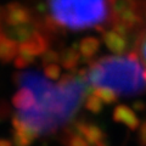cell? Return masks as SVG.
Here are the masks:
<instances>
[{
  "instance_id": "44dd1931",
  "label": "cell",
  "mask_w": 146,
  "mask_h": 146,
  "mask_svg": "<svg viewBox=\"0 0 146 146\" xmlns=\"http://www.w3.org/2000/svg\"><path fill=\"white\" fill-rule=\"evenodd\" d=\"M145 34H146V32H145Z\"/></svg>"
},
{
  "instance_id": "4fadbf2b",
  "label": "cell",
  "mask_w": 146,
  "mask_h": 146,
  "mask_svg": "<svg viewBox=\"0 0 146 146\" xmlns=\"http://www.w3.org/2000/svg\"><path fill=\"white\" fill-rule=\"evenodd\" d=\"M94 94H96L102 100V101L105 104H113V102H116L117 101V93L116 91H113L111 89H108V88H94L93 90Z\"/></svg>"
},
{
  "instance_id": "7c38bea8",
  "label": "cell",
  "mask_w": 146,
  "mask_h": 146,
  "mask_svg": "<svg viewBox=\"0 0 146 146\" xmlns=\"http://www.w3.org/2000/svg\"><path fill=\"white\" fill-rule=\"evenodd\" d=\"M104 104L105 102L98 96L96 94H94L93 91H90L85 98V107L93 113L101 112L102 108H104Z\"/></svg>"
},
{
  "instance_id": "e0dca14e",
  "label": "cell",
  "mask_w": 146,
  "mask_h": 146,
  "mask_svg": "<svg viewBox=\"0 0 146 146\" xmlns=\"http://www.w3.org/2000/svg\"><path fill=\"white\" fill-rule=\"evenodd\" d=\"M138 141H139L140 146H146V121L139 127Z\"/></svg>"
},
{
  "instance_id": "2e32d148",
  "label": "cell",
  "mask_w": 146,
  "mask_h": 146,
  "mask_svg": "<svg viewBox=\"0 0 146 146\" xmlns=\"http://www.w3.org/2000/svg\"><path fill=\"white\" fill-rule=\"evenodd\" d=\"M61 58V56L58 55V52L54 51V50H48L46 52L43 54V63L44 66L50 65V63H56Z\"/></svg>"
},
{
  "instance_id": "9c48e42d",
  "label": "cell",
  "mask_w": 146,
  "mask_h": 146,
  "mask_svg": "<svg viewBox=\"0 0 146 146\" xmlns=\"http://www.w3.org/2000/svg\"><path fill=\"white\" fill-rule=\"evenodd\" d=\"M35 102L36 100L33 91L28 88H23V86L12 98V105L16 107L17 111H23V110L31 108L32 106H34Z\"/></svg>"
},
{
  "instance_id": "ffe728a7",
  "label": "cell",
  "mask_w": 146,
  "mask_h": 146,
  "mask_svg": "<svg viewBox=\"0 0 146 146\" xmlns=\"http://www.w3.org/2000/svg\"><path fill=\"white\" fill-rule=\"evenodd\" d=\"M145 16H146V12H145Z\"/></svg>"
},
{
  "instance_id": "30bf717a",
  "label": "cell",
  "mask_w": 146,
  "mask_h": 146,
  "mask_svg": "<svg viewBox=\"0 0 146 146\" xmlns=\"http://www.w3.org/2000/svg\"><path fill=\"white\" fill-rule=\"evenodd\" d=\"M79 52L85 58H93L95 55L99 52L100 49V42L98 38L94 36H88V38L82 39L78 44Z\"/></svg>"
},
{
  "instance_id": "52a82bcc",
  "label": "cell",
  "mask_w": 146,
  "mask_h": 146,
  "mask_svg": "<svg viewBox=\"0 0 146 146\" xmlns=\"http://www.w3.org/2000/svg\"><path fill=\"white\" fill-rule=\"evenodd\" d=\"M113 119L117 123L124 124L130 130H136L140 127V121L136 113L130 107L124 105H118L113 110Z\"/></svg>"
},
{
  "instance_id": "ac0fdd59",
  "label": "cell",
  "mask_w": 146,
  "mask_h": 146,
  "mask_svg": "<svg viewBox=\"0 0 146 146\" xmlns=\"http://www.w3.org/2000/svg\"><path fill=\"white\" fill-rule=\"evenodd\" d=\"M139 51H140V55H141V57H143V60L146 63V34L145 33L140 36V40H139Z\"/></svg>"
},
{
  "instance_id": "6da1fadb",
  "label": "cell",
  "mask_w": 146,
  "mask_h": 146,
  "mask_svg": "<svg viewBox=\"0 0 146 146\" xmlns=\"http://www.w3.org/2000/svg\"><path fill=\"white\" fill-rule=\"evenodd\" d=\"M18 84L33 91L36 102L31 108L17 111L16 116L36 135L51 134L76 116L88 90L86 77L63 74L58 83L35 71L21 72Z\"/></svg>"
},
{
  "instance_id": "d6986e66",
  "label": "cell",
  "mask_w": 146,
  "mask_h": 146,
  "mask_svg": "<svg viewBox=\"0 0 146 146\" xmlns=\"http://www.w3.org/2000/svg\"><path fill=\"white\" fill-rule=\"evenodd\" d=\"M0 146H12V143L6 139H0Z\"/></svg>"
},
{
  "instance_id": "8992f818",
  "label": "cell",
  "mask_w": 146,
  "mask_h": 146,
  "mask_svg": "<svg viewBox=\"0 0 146 146\" xmlns=\"http://www.w3.org/2000/svg\"><path fill=\"white\" fill-rule=\"evenodd\" d=\"M102 40L105 45L116 55H123L128 49L127 35L119 33L116 29L106 31L102 33Z\"/></svg>"
},
{
  "instance_id": "5b68a950",
  "label": "cell",
  "mask_w": 146,
  "mask_h": 146,
  "mask_svg": "<svg viewBox=\"0 0 146 146\" xmlns=\"http://www.w3.org/2000/svg\"><path fill=\"white\" fill-rule=\"evenodd\" d=\"M12 125H13V143L17 146H29L33 140L36 138V135L29 127H27L17 116L12 118Z\"/></svg>"
},
{
  "instance_id": "5bb4252c",
  "label": "cell",
  "mask_w": 146,
  "mask_h": 146,
  "mask_svg": "<svg viewBox=\"0 0 146 146\" xmlns=\"http://www.w3.org/2000/svg\"><path fill=\"white\" fill-rule=\"evenodd\" d=\"M44 76L48 77L49 79H58L61 76V67L56 63H50L44 68Z\"/></svg>"
},
{
  "instance_id": "277c9868",
  "label": "cell",
  "mask_w": 146,
  "mask_h": 146,
  "mask_svg": "<svg viewBox=\"0 0 146 146\" xmlns=\"http://www.w3.org/2000/svg\"><path fill=\"white\" fill-rule=\"evenodd\" d=\"M49 48V40L46 39L42 32L35 31L28 39L20 43V54H25L28 56L35 57L39 55H43L48 51Z\"/></svg>"
},
{
  "instance_id": "3957f363",
  "label": "cell",
  "mask_w": 146,
  "mask_h": 146,
  "mask_svg": "<svg viewBox=\"0 0 146 146\" xmlns=\"http://www.w3.org/2000/svg\"><path fill=\"white\" fill-rule=\"evenodd\" d=\"M49 9L57 25L73 31L98 28L108 15L106 0H49Z\"/></svg>"
},
{
  "instance_id": "ba28073f",
  "label": "cell",
  "mask_w": 146,
  "mask_h": 146,
  "mask_svg": "<svg viewBox=\"0 0 146 146\" xmlns=\"http://www.w3.org/2000/svg\"><path fill=\"white\" fill-rule=\"evenodd\" d=\"M74 129L79 134L83 135L90 145L98 146V145L105 144V134L98 125L91 124V123H86V122H78Z\"/></svg>"
},
{
  "instance_id": "7a4b0ae2",
  "label": "cell",
  "mask_w": 146,
  "mask_h": 146,
  "mask_svg": "<svg viewBox=\"0 0 146 146\" xmlns=\"http://www.w3.org/2000/svg\"><path fill=\"white\" fill-rule=\"evenodd\" d=\"M86 80L94 88H108L118 95L134 96L146 91V67L138 55H116L93 62Z\"/></svg>"
},
{
  "instance_id": "9a60e30c",
  "label": "cell",
  "mask_w": 146,
  "mask_h": 146,
  "mask_svg": "<svg viewBox=\"0 0 146 146\" xmlns=\"http://www.w3.org/2000/svg\"><path fill=\"white\" fill-rule=\"evenodd\" d=\"M33 58L32 56H28V55H25V54H20L16 56L15 58V66L17 68H26L29 66L31 62H33Z\"/></svg>"
},
{
  "instance_id": "8fae6325",
  "label": "cell",
  "mask_w": 146,
  "mask_h": 146,
  "mask_svg": "<svg viewBox=\"0 0 146 146\" xmlns=\"http://www.w3.org/2000/svg\"><path fill=\"white\" fill-rule=\"evenodd\" d=\"M80 52L78 48H70L63 51V54L61 55L60 61L62 63V66L66 68V70H74V68L78 66L79 58H80Z\"/></svg>"
}]
</instances>
